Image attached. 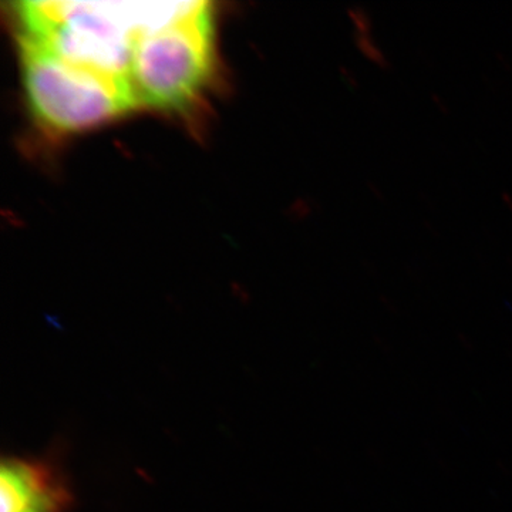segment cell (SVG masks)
<instances>
[{
    "label": "cell",
    "mask_w": 512,
    "mask_h": 512,
    "mask_svg": "<svg viewBox=\"0 0 512 512\" xmlns=\"http://www.w3.org/2000/svg\"><path fill=\"white\" fill-rule=\"evenodd\" d=\"M69 504V488L47 464L15 458L2 464L0 511L64 512Z\"/></svg>",
    "instance_id": "4"
},
{
    "label": "cell",
    "mask_w": 512,
    "mask_h": 512,
    "mask_svg": "<svg viewBox=\"0 0 512 512\" xmlns=\"http://www.w3.org/2000/svg\"><path fill=\"white\" fill-rule=\"evenodd\" d=\"M18 40L26 100L46 130L79 133L137 109L124 80L67 62L26 37Z\"/></svg>",
    "instance_id": "3"
},
{
    "label": "cell",
    "mask_w": 512,
    "mask_h": 512,
    "mask_svg": "<svg viewBox=\"0 0 512 512\" xmlns=\"http://www.w3.org/2000/svg\"><path fill=\"white\" fill-rule=\"evenodd\" d=\"M342 70L348 74L349 86L352 87V89H357V87H359V79H357L355 72L349 70V67H342Z\"/></svg>",
    "instance_id": "7"
},
{
    "label": "cell",
    "mask_w": 512,
    "mask_h": 512,
    "mask_svg": "<svg viewBox=\"0 0 512 512\" xmlns=\"http://www.w3.org/2000/svg\"><path fill=\"white\" fill-rule=\"evenodd\" d=\"M501 200H503L505 207L512 212V194L510 192H503Z\"/></svg>",
    "instance_id": "8"
},
{
    "label": "cell",
    "mask_w": 512,
    "mask_h": 512,
    "mask_svg": "<svg viewBox=\"0 0 512 512\" xmlns=\"http://www.w3.org/2000/svg\"><path fill=\"white\" fill-rule=\"evenodd\" d=\"M353 42H355L356 49L359 50L360 55L369 60L370 63L382 67V69H389L390 59L384 52L383 47L377 43L372 33H353Z\"/></svg>",
    "instance_id": "5"
},
{
    "label": "cell",
    "mask_w": 512,
    "mask_h": 512,
    "mask_svg": "<svg viewBox=\"0 0 512 512\" xmlns=\"http://www.w3.org/2000/svg\"><path fill=\"white\" fill-rule=\"evenodd\" d=\"M215 69L214 9L192 2L134 42L128 84L137 107L183 113L198 103Z\"/></svg>",
    "instance_id": "2"
},
{
    "label": "cell",
    "mask_w": 512,
    "mask_h": 512,
    "mask_svg": "<svg viewBox=\"0 0 512 512\" xmlns=\"http://www.w3.org/2000/svg\"><path fill=\"white\" fill-rule=\"evenodd\" d=\"M191 3L19 2L12 8L18 36L128 83L137 37L171 22Z\"/></svg>",
    "instance_id": "1"
},
{
    "label": "cell",
    "mask_w": 512,
    "mask_h": 512,
    "mask_svg": "<svg viewBox=\"0 0 512 512\" xmlns=\"http://www.w3.org/2000/svg\"><path fill=\"white\" fill-rule=\"evenodd\" d=\"M433 100L436 101V106L439 107L441 111H448L446 101H443L440 96L437 94H433Z\"/></svg>",
    "instance_id": "9"
},
{
    "label": "cell",
    "mask_w": 512,
    "mask_h": 512,
    "mask_svg": "<svg viewBox=\"0 0 512 512\" xmlns=\"http://www.w3.org/2000/svg\"><path fill=\"white\" fill-rule=\"evenodd\" d=\"M349 22L352 23L353 33H372L373 18L365 6L352 5L346 9Z\"/></svg>",
    "instance_id": "6"
}]
</instances>
